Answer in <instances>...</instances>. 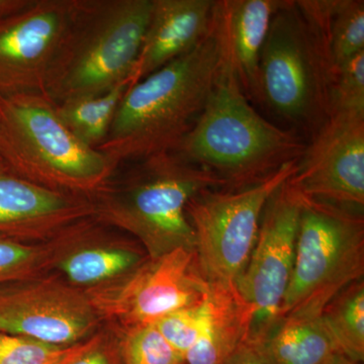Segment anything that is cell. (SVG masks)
<instances>
[{
    "mask_svg": "<svg viewBox=\"0 0 364 364\" xmlns=\"http://www.w3.org/2000/svg\"><path fill=\"white\" fill-rule=\"evenodd\" d=\"M220 66L213 23L195 49L131 86L97 150L117 167L173 152L203 114Z\"/></svg>",
    "mask_w": 364,
    "mask_h": 364,
    "instance_id": "1",
    "label": "cell"
},
{
    "mask_svg": "<svg viewBox=\"0 0 364 364\" xmlns=\"http://www.w3.org/2000/svg\"><path fill=\"white\" fill-rule=\"evenodd\" d=\"M80 222L48 241L25 242L0 236V286L53 272L75 240Z\"/></svg>",
    "mask_w": 364,
    "mask_h": 364,
    "instance_id": "20",
    "label": "cell"
},
{
    "mask_svg": "<svg viewBox=\"0 0 364 364\" xmlns=\"http://www.w3.org/2000/svg\"><path fill=\"white\" fill-rule=\"evenodd\" d=\"M296 161L243 188H210L193 196L186 214L195 231L198 272L208 284L236 286L259 232L272 193L296 172Z\"/></svg>",
    "mask_w": 364,
    "mask_h": 364,
    "instance_id": "8",
    "label": "cell"
},
{
    "mask_svg": "<svg viewBox=\"0 0 364 364\" xmlns=\"http://www.w3.org/2000/svg\"><path fill=\"white\" fill-rule=\"evenodd\" d=\"M95 336L72 346H56L0 333V364H67L85 352Z\"/></svg>",
    "mask_w": 364,
    "mask_h": 364,
    "instance_id": "25",
    "label": "cell"
},
{
    "mask_svg": "<svg viewBox=\"0 0 364 364\" xmlns=\"http://www.w3.org/2000/svg\"><path fill=\"white\" fill-rule=\"evenodd\" d=\"M282 0H217L214 25L221 58L248 100L259 102V64L273 16Z\"/></svg>",
    "mask_w": 364,
    "mask_h": 364,
    "instance_id": "16",
    "label": "cell"
},
{
    "mask_svg": "<svg viewBox=\"0 0 364 364\" xmlns=\"http://www.w3.org/2000/svg\"><path fill=\"white\" fill-rule=\"evenodd\" d=\"M224 364H270L261 350L259 344L246 338Z\"/></svg>",
    "mask_w": 364,
    "mask_h": 364,
    "instance_id": "29",
    "label": "cell"
},
{
    "mask_svg": "<svg viewBox=\"0 0 364 364\" xmlns=\"http://www.w3.org/2000/svg\"><path fill=\"white\" fill-rule=\"evenodd\" d=\"M270 364H326L339 353L322 317H287L257 342Z\"/></svg>",
    "mask_w": 364,
    "mask_h": 364,
    "instance_id": "19",
    "label": "cell"
},
{
    "mask_svg": "<svg viewBox=\"0 0 364 364\" xmlns=\"http://www.w3.org/2000/svg\"><path fill=\"white\" fill-rule=\"evenodd\" d=\"M306 143L293 129L264 119L221 58L208 104L173 154L214 174L224 188H243L301 158Z\"/></svg>",
    "mask_w": 364,
    "mask_h": 364,
    "instance_id": "2",
    "label": "cell"
},
{
    "mask_svg": "<svg viewBox=\"0 0 364 364\" xmlns=\"http://www.w3.org/2000/svg\"><path fill=\"white\" fill-rule=\"evenodd\" d=\"M326 31L335 70L347 60L364 52L363 0H336Z\"/></svg>",
    "mask_w": 364,
    "mask_h": 364,
    "instance_id": "23",
    "label": "cell"
},
{
    "mask_svg": "<svg viewBox=\"0 0 364 364\" xmlns=\"http://www.w3.org/2000/svg\"><path fill=\"white\" fill-rule=\"evenodd\" d=\"M31 0H0V21L30 4Z\"/></svg>",
    "mask_w": 364,
    "mask_h": 364,
    "instance_id": "30",
    "label": "cell"
},
{
    "mask_svg": "<svg viewBox=\"0 0 364 364\" xmlns=\"http://www.w3.org/2000/svg\"><path fill=\"white\" fill-rule=\"evenodd\" d=\"M148 257L135 239L112 234L107 226L88 218L80 223L75 240L53 272L72 286L87 291L122 279Z\"/></svg>",
    "mask_w": 364,
    "mask_h": 364,
    "instance_id": "17",
    "label": "cell"
},
{
    "mask_svg": "<svg viewBox=\"0 0 364 364\" xmlns=\"http://www.w3.org/2000/svg\"><path fill=\"white\" fill-rule=\"evenodd\" d=\"M323 322L339 353L355 363L364 359V282L345 287L325 306Z\"/></svg>",
    "mask_w": 364,
    "mask_h": 364,
    "instance_id": "22",
    "label": "cell"
},
{
    "mask_svg": "<svg viewBox=\"0 0 364 364\" xmlns=\"http://www.w3.org/2000/svg\"><path fill=\"white\" fill-rule=\"evenodd\" d=\"M219 179L173 153L132 162L123 176L112 177L91 198L93 219L130 234L150 258L176 249L195 251V231L186 214L189 200Z\"/></svg>",
    "mask_w": 364,
    "mask_h": 364,
    "instance_id": "3",
    "label": "cell"
},
{
    "mask_svg": "<svg viewBox=\"0 0 364 364\" xmlns=\"http://www.w3.org/2000/svg\"><path fill=\"white\" fill-rule=\"evenodd\" d=\"M152 0H77L44 91L58 105L132 79Z\"/></svg>",
    "mask_w": 364,
    "mask_h": 364,
    "instance_id": "5",
    "label": "cell"
},
{
    "mask_svg": "<svg viewBox=\"0 0 364 364\" xmlns=\"http://www.w3.org/2000/svg\"><path fill=\"white\" fill-rule=\"evenodd\" d=\"M217 0H152L133 85L195 49L210 33Z\"/></svg>",
    "mask_w": 364,
    "mask_h": 364,
    "instance_id": "15",
    "label": "cell"
},
{
    "mask_svg": "<svg viewBox=\"0 0 364 364\" xmlns=\"http://www.w3.org/2000/svg\"><path fill=\"white\" fill-rule=\"evenodd\" d=\"M77 0H31L0 21V95L44 93Z\"/></svg>",
    "mask_w": 364,
    "mask_h": 364,
    "instance_id": "13",
    "label": "cell"
},
{
    "mask_svg": "<svg viewBox=\"0 0 364 364\" xmlns=\"http://www.w3.org/2000/svg\"><path fill=\"white\" fill-rule=\"evenodd\" d=\"M301 195L282 183L267 200L247 265L236 287L252 311L247 338H267L280 323L296 257Z\"/></svg>",
    "mask_w": 364,
    "mask_h": 364,
    "instance_id": "10",
    "label": "cell"
},
{
    "mask_svg": "<svg viewBox=\"0 0 364 364\" xmlns=\"http://www.w3.org/2000/svg\"><path fill=\"white\" fill-rule=\"evenodd\" d=\"M132 85L133 81L129 79L104 95L77 98L56 105L57 112L81 143L97 149L107 138L117 107Z\"/></svg>",
    "mask_w": 364,
    "mask_h": 364,
    "instance_id": "21",
    "label": "cell"
},
{
    "mask_svg": "<svg viewBox=\"0 0 364 364\" xmlns=\"http://www.w3.org/2000/svg\"><path fill=\"white\" fill-rule=\"evenodd\" d=\"M334 75L325 28L284 1L261 52L259 102L311 136L331 114Z\"/></svg>",
    "mask_w": 364,
    "mask_h": 364,
    "instance_id": "6",
    "label": "cell"
},
{
    "mask_svg": "<svg viewBox=\"0 0 364 364\" xmlns=\"http://www.w3.org/2000/svg\"><path fill=\"white\" fill-rule=\"evenodd\" d=\"M104 322L90 296L56 273L0 289V333L56 346L85 342Z\"/></svg>",
    "mask_w": 364,
    "mask_h": 364,
    "instance_id": "11",
    "label": "cell"
},
{
    "mask_svg": "<svg viewBox=\"0 0 364 364\" xmlns=\"http://www.w3.org/2000/svg\"><path fill=\"white\" fill-rule=\"evenodd\" d=\"M122 364H186L155 324L117 328Z\"/></svg>",
    "mask_w": 364,
    "mask_h": 364,
    "instance_id": "24",
    "label": "cell"
},
{
    "mask_svg": "<svg viewBox=\"0 0 364 364\" xmlns=\"http://www.w3.org/2000/svg\"><path fill=\"white\" fill-rule=\"evenodd\" d=\"M208 287L195 251L181 248L148 257L122 279L85 291L104 322L130 328L154 324L170 313L202 303Z\"/></svg>",
    "mask_w": 364,
    "mask_h": 364,
    "instance_id": "9",
    "label": "cell"
},
{
    "mask_svg": "<svg viewBox=\"0 0 364 364\" xmlns=\"http://www.w3.org/2000/svg\"><path fill=\"white\" fill-rule=\"evenodd\" d=\"M0 160L26 181L85 198L119 168L81 143L42 92L0 95Z\"/></svg>",
    "mask_w": 364,
    "mask_h": 364,
    "instance_id": "4",
    "label": "cell"
},
{
    "mask_svg": "<svg viewBox=\"0 0 364 364\" xmlns=\"http://www.w3.org/2000/svg\"><path fill=\"white\" fill-rule=\"evenodd\" d=\"M334 112L364 114V52L335 69L331 114Z\"/></svg>",
    "mask_w": 364,
    "mask_h": 364,
    "instance_id": "26",
    "label": "cell"
},
{
    "mask_svg": "<svg viewBox=\"0 0 364 364\" xmlns=\"http://www.w3.org/2000/svg\"><path fill=\"white\" fill-rule=\"evenodd\" d=\"M363 275V210L301 196L296 257L280 322L320 317L334 296Z\"/></svg>",
    "mask_w": 364,
    "mask_h": 364,
    "instance_id": "7",
    "label": "cell"
},
{
    "mask_svg": "<svg viewBox=\"0 0 364 364\" xmlns=\"http://www.w3.org/2000/svg\"><path fill=\"white\" fill-rule=\"evenodd\" d=\"M93 215L91 198L66 195L26 181L0 160V236L48 241Z\"/></svg>",
    "mask_w": 364,
    "mask_h": 364,
    "instance_id": "14",
    "label": "cell"
},
{
    "mask_svg": "<svg viewBox=\"0 0 364 364\" xmlns=\"http://www.w3.org/2000/svg\"><path fill=\"white\" fill-rule=\"evenodd\" d=\"M326 364H360L351 360L350 358H346L341 353L335 354L334 356Z\"/></svg>",
    "mask_w": 364,
    "mask_h": 364,
    "instance_id": "31",
    "label": "cell"
},
{
    "mask_svg": "<svg viewBox=\"0 0 364 364\" xmlns=\"http://www.w3.org/2000/svg\"><path fill=\"white\" fill-rule=\"evenodd\" d=\"M67 364H122L119 334L100 329L92 344Z\"/></svg>",
    "mask_w": 364,
    "mask_h": 364,
    "instance_id": "28",
    "label": "cell"
},
{
    "mask_svg": "<svg viewBox=\"0 0 364 364\" xmlns=\"http://www.w3.org/2000/svg\"><path fill=\"white\" fill-rule=\"evenodd\" d=\"M252 311L234 284H208L202 329L186 364H224L250 332Z\"/></svg>",
    "mask_w": 364,
    "mask_h": 364,
    "instance_id": "18",
    "label": "cell"
},
{
    "mask_svg": "<svg viewBox=\"0 0 364 364\" xmlns=\"http://www.w3.org/2000/svg\"><path fill=\"white\" fill-rule=\"evenodd\" d=\"M203 314V301L198 305L170 313L154 324L162 336L186 359V353L200 336Z\"/></svg>",
    "mask_w": 364,
    "mask_h": 364,
    "instance_id": "27",
    "label": "cell"
},
{
    "mask_svg": "<svg viewBox=\"0 0 364 364\" xmlns=\"http://www.w3.org/2000/svg\"><path fill=\"white\" fill-rule=\"evenodd\" d=\"M289 184L306 198L363 210V112H332L310 136Z\"/></svg>",
    "mask_w": 364,
    "mask_h": 364,
    "instance_id": "12",
    "label": "cell"
}]
</instances>
